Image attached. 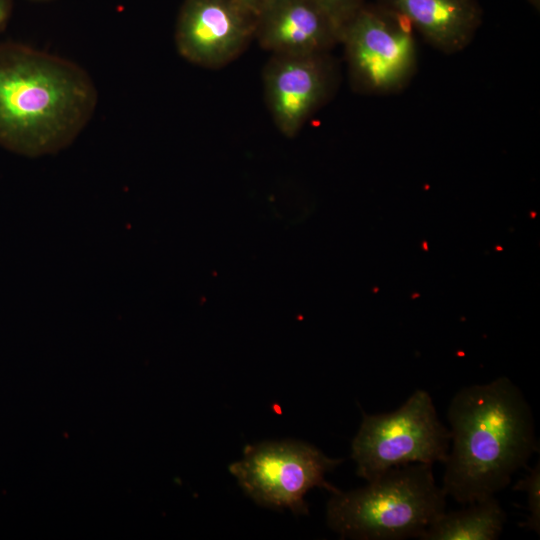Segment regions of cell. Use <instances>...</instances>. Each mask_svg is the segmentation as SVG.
<instances>
[{"label":"cell","instance_id":"cell-1","mask_svg":"<svg viewBox=\"0 0 540 540\" xmlns=\"http://www.w3.org/2000/svg\"><path fill=\"white\" fill-rule=\"evenodd\" d=\"M447 419L451 443L441 487L461 504L496 496L538 451L531 408L507 377L460 389Z\"/></svg>","mask_w":540,"mask_h":540},{"label":"cell","instance_id":"cell-2","mask_svg":"<svg viewBox=\"0 0 540 540\" xmlns=\"http://www.w3.org/2000/svg\"><path fill=\"white\" fill-rule=\"evenodd\" d=\"M98 92L78 64L0 42V146L39 156L68 146L93 116Z\"/></svg>","mask_w":540,"mask_h":540},{"label":"cell","instance_id":"cell-3","mask_svg":"<svg viewBox=\"0 0 540 540\" xmlns=\"http://www.w3.org/2000/svg\"><path fill=\"white\" fill-rule=\"evenodd\" d=\"M432 465L411 463L391 468L362 488L333 493L328 526L341 538L402 540L419 538L446 508Z\"/></svg>","mask_w":540,"mask_h":540},{"label":"cell","instance_id":"cell-4","mask_svg":"<svg viewBox=\"0 0 540 540\" xmlns=\"http://www.w3.org/2000/svg\"><path fill=\"white\" fill-rule=\"evenodd\" d=\"M450 443V430L439 420L430 394L416 390L393 412L363 414L351 457L357 475L369 482L394 467L444 463Z\"/></svg>","mask_w":540,"mask_h":540},{"label":"cell","instance_id":"cell-5","mask_svg":"<svg viewBox=\"0 0 540 540\" xmlns=\"http://www.w3.org/2000/svg\"><path fill=\"white\" fill-rule=\"evenodd\" d=\"M410 22L378 3L364 4L342 27L340 43L352 88L361 94L400 92L417 68Z\"/></svg>","mask_w":540,"mask_h":540},{"label":"cell","instance_id":"cell-6","mask_svg":"<svg viewBox=\"0 0 540 540\" xmlns=\"http://www.w3.org/2000/svg\"><path fill=\"white\" fill-rule=\"evenodd\" d=\"M342 462L306 443L263 442L246 446L243 458L229 470L256 503L308 514L304 496L310 489L340 491L325 480V474Z\"/></svg>","mask_w":540,"mask_h":540},{"label":"cell","instance_id":"cell-7","mask_svg":"<svg viewBox=\"0 0 540 540\" xmlns=\"http://www.w3.org/2000/svg\"><path fill=\"white\" fill-rule=\"evenodd\" d=\"M256 15L236 0H184L175 26V45L187 61L221 68L254 39Z\"/></svg>","mask_w":540,"mask_h":540},{"label":"cell","instance_id":"cell-8","mask_svg":"<svg viewBox=\"0 0 540 540\" xmlns=\"http://www.w3.org/2000/svg\"><path fill=\"white\" fill-rule=\"evenodd\" d=\"M336 69L329 53L272 55L263 70V88L272 119L293 137L333 92Z\"/></svg>","mask_w":540,"mask_h":540},{"label":"cell","instance_id":"cell-9","mask_svg":"<svg viewBox=\"0 0 540 540\" xmlns=\"http://www.w3.org/2000/svg\"><path fill=\"white\" fill-rule=\"evenodd\" d=\"M254 38L272 55L329 53L340 31L313 0H269L256 14Z\"/></svg>","mask_w":540,"mask_h":540},{"label":"cell","instance_id":"cell-10","mask_svg":"<svg viewBox=\"0 0 540 540\" xmlns=\"http://www.w3.org/2000/svg\"><path fill=\"white\" fill-rule=\"evenodd\" d=\"M405 17L413 29L435 49L445 54L464 50L482 23L477 0H377Z\"/></svg>","mask_w":540,"mask_h":540},{"label":"cell","instance_id":"cell-11","mask_svg":"<svg viewBox=\"0 0 540 540\" xmlns=\"http://www.w3.org/2000/svg\"><path fill=\"white\" fill-rule=\"evenodd\" d=\"M444 512L419 536L421 540H495L501 535L506 513L495 496Z\"/></svg>","mask_w":540,"mask_h":540},{"label":"cell","instance_id":"cell-12","mask_svg":"<svg viewBox=\"0 0 540 540\" xmlns=\"http://www.w3.org/2000/svg\"><path fill=\"white\" fill-rule=\"evenodd\" d=\"M513 490L525 491L528 500L529 516L525 523L521 524L525 528L540 534V463L530 470L529 474L519 480Z\"/></svg>","mask_w":540,"mask_h":540},{"label":"cell","instance_id":"cell-13","mask_svg":"<svg viewBox=\"0 0 540 540\" xmlns=\"http://www.w3.org/2000/svg\"><path fill=\"white\" fill-rule=\"evenodd\" d=\"M335 23L341 32L342 27L365 4L364 0H313Z\"/></svg>","mask_w":540,"mask_h":540},{"label":"cell","instance_id":"cell-14","mask_svg":"<svg viewBox=\"0 0 540 540\" xmlns=\"http://www.w3.org/2000/svg\"><path fill=\"white\" fill-rule=\"evenodd\" d=\"M12 8V0H0V32L3 31L9 21Z\"/></svg>","mask_w":540,"mask_h":540},{"label":"cell","instance_id":"cell-15","mask_svg":"<svg viewBox=\"0 0 540 540\" xmlns=\"http://www.w3.org/2000/svg\"><path fill=\"white\" fill-rule=\"evenodd\" d=\"M255 15L264 7L269 0H236Z\"/></svg>","mask_w":540,"mask_h":540},{"label":"cell","instance_id":"cell-16","mask_svg":"<svg viewBox=\"0 0 540 540\" xmlns=\"http://www.w3.org/2000/svg\"><path fill=\"white\" fill-rule=\"evenodd\" d=\"M528 2L539 11L540 8V0H528Z\"/></svg>","mask_w":540,"mask_h":540},{"label":"cell","instance_id":"cell-17","mask_svg":"<svg viewBox=\"0 0 540 540\" xmlns=\"http://www.w3.org/2000/svg\"><path fill=\"white\" fill-rule=\"evenodd\" d=\"M33 1H50V0H33Z\"/></svg>","mask_w":540,"mask_h":540}]
</instances>
